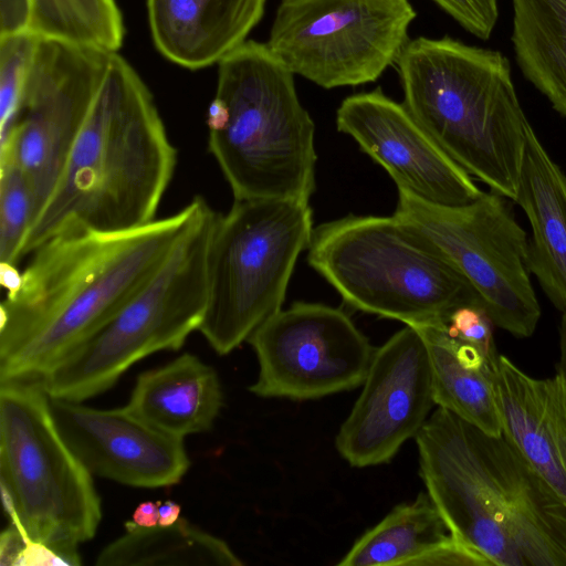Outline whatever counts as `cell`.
I'll use <instances>...</instances> for the list:
<instances>
[{
  "mask_svg": "<svg viewBox=\"0 0 566 566\" xmlns=\"http://www.w3.org/2000/svg\"><path fill=\"white\" fill-rule=\"evenodd\" d=\"M266 0H147L153 42L189 70L218 64L247 41Z\"/></svg>",
  "mask_w": 566,
  "mask_h": 566,
  "instance_id": "ac0fdd59",
  "label": "cell"
},
{
  "mask_svg": "<svg viewBox=\"0 0 566 566\" xmlns=\"http://www.w3.org/2000/svg\"><path fill=\"white\" fill-rule=\"evenodd\" d=\"M158 503L146 501L135 509L132 521L139 526L150 527L158 525Z\"/></svg>",
  "mask_w": 566,
  "mask_h": 566,
  "instance_id": "836d02e7",
  "label": "cell"
},
{
  "mask_svg": "<svg viewBox=\"0 0 566 566\" xmlns=\"http://www.w3.org/2000/svg\"><path fill=\"white\" fill-rule=\"evenodd\" d=\"M502 434L566 504V386L538 379L500 355L494 375Z\"/></svg>",
  "mask_w": 566,
  "mask_h": 566,
  "instance_id": "e0dca14e",
  "label": "cell"
},
{
  "mask_svg": "<svg viewBox=\"0 0 566 566\" xmlns=\"http://www.w3.org/2000/svg\"><path fill=\"white\" fill-rule=\"evenodd\" d=\"M361 392L335 444L352 467L389 462L415 438L436 406L426 342L410 325L375 349Z\"/></svg>",
  "mask_w": 566,
  "mask_h": 566,
  "instance_id": "5bb4252c",
  "label": "cell"
},
{
  "mask_svg": "<svg viewBox=\"0 0 566 566\" xmlns=\"http://www.w3.org/2000/svg\"><path fill=\"white\" fill-rule=\"evenodd\" d=\"M450 534L427 492L390 511L366 531L338 566H411Z\"/></svg>",
  "mask_w": 566,
  "mask_h": 566,
  "instance_id": "cb8c5ba5",
  "label": "cell"
},
{
  "mask_svg": "<svg viewBox=\"0 0 566 566\" xmlns=\"http://www.w3.org/2000/svg\"><path fill=\"white\" fill-rule=\"evenodd\" d=\"M216 217L205 200L144 286L40 380L50 398L81 402L102 394L139 359L176 350L199 331L208 302L207 253Z\"/></svg>",
  "mask_w": 566,
  "mask_h": 566,
  "instance_id": "ba28073f",
  "label": "cell"
},
{
  "mask_svg": "<svg viewBox=\"0 0 566 566\" xmlns=\"http://www.w3.org/2000/svg\"><path fill=\"white\" fill-rule=\"evenodd\" d=\"M125 533L98 554L97 566H240L221 538L180 517L167 526L125 524Z\"/></svg>",
  "mask_w": 566,
  "mask_h": 566,
  "instance_id": "603a6c76",
  "label": "cell"
},
{
  "mask_svg": "<svg viewBox=\"0 0 566 566\" xmlns=\"http://www.w3.org/2000/svg\"><path fill=\"white\" fill-rule=\"evenodd\" d=\"M113 53L88 43L38 39L13 127L0 142V159L17 164L31 186L35 217L59 180Z\"/></svg>",
  "mask_w": 566,
  "mask_h": 566,
  "instance_id": "7c38bea8",
  "label": "cell"
},
{
  "mask_svg": "<svg viewBox=\"0 0 566 566\" xmlns=\"http://www.w3.org/2000/svg\"><path fill=\"white\" fill-rule=\"evenodd\" d=\"M158 525H171L180 518V506L174 501L158 502Z\"/></svg>",
  "mask_w": 566,
  "mask_h": 566,
  "instance_id": "d590c367",
  "label": "cell"
},
{
  "mask_svg": "<svg viewBox=\"0 0 566 566\" xmlns=\"http://www.w3.org/2000/svg\"><path fill=\"white\" fill-rule=\"evenodd\" d=\"M559 363L557 374L566 386V313L563 314L559 325Z\"/></svg>",
  "mask_w": 566,
  "mask_h": 566,
  "instance_id": "8d00e7d4",
  "label": "cell"
},
{
  "mask_svg": "<svg viewBox=\"0 0 566 566\" xmlns=\"http://www.w3.org/2000/svg\"><path fill=\"white\" fill-rule=\"evenodd\" d=\"M313 231L312 208L302 199L234 200L226 214H217L208 243V302L199 332L219 355L231 353L282 310Z\"/></svg>",
  "mask_w": 566,
  "mask_h": 566,
  "instance_id": "9c48e42d",
  "label": "cell"
},
{
  "mask_svg": "<svg viewBox=\"0 0 566 566\" xmlns=\"http://www.w3.org/2000/svg\"><path fill=\"white\" fill-rule=\"evenodd\" d=\"M31 0H0V36L29 31Z\"/></svg>",
  "mask_w": 566,
  "mask_h": 566,
  "instance_id": "1f68e13d",
  "label": "cell"
},
{
  "mask_svg": "<svg viewBox=\"0 0 566 566\" xmlns=\"http://www.w3.org/2000/svg\"><path fill=\"white\" fill-rule=\"evenodd\" d=\"M396 64L411 116L469 175L515 201L531 124L509 59L450 36H419Z\"/></svg>",
  "mask_w": 566,
  "mask_h": 566,
  "instance_id": "277c9868",
  "label": "cell"
},
{
  "mask_svg": "<svg viewBox=\"0 0 566 566\" xmlns=\"http://www.w3.org/2000/svg\"><path fill=\"white\" fill-rule=\"evenodd\" d=\"M464 30L488 40L497 22V0H432Z\"/></svg>",
  "mask_w": 566,
  "mask_h": 566,
  "instance_id": "f546056e",
  "label": "cell"
},
{
  "mask_svg": "<svg viewBox=\"0 0 566 566\" xmlns=\"http://www.w3.org/2000/svg\"><path fill=\"white\" fill-rule=\"evenodd\" d=\"M24 543L25 537L14 525L6 528L0 536V564L17 565Z\"/></svg>",
  "mask_w": 566,
  "mask_h": 566,
  "instance_id": "d6a6232c",
  "label": "cell"
},
{
  "mask_svg": "<svg viewBox=\"0 0 566 566\" xmlns=\"http://www.w3.org/2000/svg\"><path fill=\"white\" fill-rule=\"evenodd\" d=\"M438 323L451 337L475 347L489 359L499 358L493 339L494 323L483 306H461Z\"/></svg>",
  "mask_w": 566,
  "mask_h": 566,
  "instance_id": "83f0119b",
  "label": "cell"
},
{
  "mask_svg": "<svg viewBox=\"0 0 566 566\" xmlns=\"http://www.w3.org/2000/svg\"><path fill=\"white\" fill-rule=\"evenodd\" d=\"M259 364L249 388L262 398L318 399L365 380L375 349L339 308L296 302L248 338Z\"/></svg>",
  "mask_w": 566,
  "mask_h": 566,
  "instance_id": "4fadbf2b",
  "label": "cell"
},
{
  "mask_svg": "<svg viewBox=\"0 0 566 566\" xmlns=\"http://www.w3.org/2000/svg\"><path fill=\"white\" fill-rule=\"evenodd\" d=\"M338 132L350 136L401 188L443 206H463L483 191L411 116L380 87L343 99Z\"/></svg>",
  "mask_w": 566,
  "mask_h": 566,
  "instance_id": "9a60e30c",
  "label": "cell"
},
{
  "mask_svg": "<svg viewBox=\"0 0 566 566\" xmlns=\"http://www.w3.org/2000/svg\"><path fill=\"white\" fill-rule=\"evenodd\" d=\"M515 201L532 228L528 271L553 305L566 313V175L532 126L526 133Z\"/></svg>",
  "mask_w": 566,
  "mask_h": 566,
  "instance_id": "d6986e66",
  "label": "cell"
},
{
  "mask_svg": "<svg viewBox=\"0 0 566 566\" xmlns=\"http://www.w3.org/2000/svg\"><path fill=\"white\" fill-rule=\"evenodd\" d=\"M205 198L127 231L66 226L39 245L0 306V382L41 380L153 276Z\"/></svg>",
  "mask_w": 566,
  "mask_h": 566,
  "instance_id": "6da1fadb",
  "label": "cell"
},
{
  "mask_svg": "<svg viewBox=\"0 0 566 566\" xmlns=\"http://www.w3.org/2000/svg\"><path fill=\"white\" fill-rule=\"evenodd\" d=\"M34 217V197L25 175L12 160L0 159V262L19 264Z\"/></svg>",
  "mask_w": 566,
  "mask_h": 566,
  "instance_id": "d4e9b609",
  "label": "cell"
},
{
  "mask_svg": "<svg viewBox=\"0 0 566 566\" xmlns=\"http://www.w3.org/2000/svg\"><path fill=\"white\" fill-rule=\"evenodd\" d=\"M413 327L428 348L436 406L490 434H502L494 391L499 358L491 360L451 337L438 322Z\"/></svg>",
  "mask_w": 566,
  "mask_h": 566,
  "instance_id": "44dd1931",
  "label": "cell"
},
{
  "mask_svg": "<svg viewBox=\"0 0 566 566\" xmlns=\"http://www.w3.org/2000/svg\"><path fill=\"white\" fill-rule=\"evenodd\" d=\"M308 264L349 306L419 326L483 301L473 285L394 214L346 216L314 228Z\"/></svg>",
  "mask_w": 566,
  "mask_h": 566,
  "instance_id": "8992f818",
  "label": "cell"
},
{
  "mask_svg": "<svg viewBox=\"0 0 566 566\" xmlns=\"http://www.w3.org/2000/svg\"><path fill=\"white\" fill-rule=\"evenodd\" d=\"M95 45L117 52L125 36L122 12L116 0H73Z\"/></svg>",
  "mask_w": 566,
  "mask_h": 566,
  "instance_id": "f1b7e54d",
  "label": "cell"
},
{
  "mask_svg": "<svg viewBox=\"0 0 566 566\" xmlns=\"http://www.w3.org/2000/svg\"><path fill=\"white\" fill-rule=\"evenodd\" d=\"M411 566H494L480 551L449 534Z\"/></svg>",
  "mask_w": 566,
  "mask_h": 566,
  "instance_id": "4dcf8cb0",
  "label": "cell"
},
{
  "mask_svg": "<svg viewBox=\"0 0 566 566\" xmlns=\"http://www.w3.org/2000/svg\"><path fill=\"white\" fill-rule=\"evenodd\" d=\"M0 484L11 524L80 565L77 546L95 535L101 500L39 380L0 382Z\"/></svg>",
  "mask_w": 566,
  "mask_h": 566,
  "instance_id": "52a82bcc",
  "label": "cell"
},
{
  "mask_svg": "<svg viewBox=\"0 0 566 566\" xmlns=\"http://www.w3.org/2000/svg\"><path fill=\"white\" fill-rule=\"evenodd\" d=\"M217 371L184 354L140 374L126 407L148 424L175 437L208 431L222 406Z\"/></svg>",
  "mask_w": 566,
  "mask_h": 566,
  "instance_id": "ffe728a7",
  "label": "cell"
},
{
  "mask_svg": "<svg viewBox=\"0 0 566 566\" xmlns=\"http://www.w3.org/2000/svg\"><path fill=\"white\" fill-rule=\"evenodd\" d=\"M38 39L30 31L0 36V142L13 127Z\"/></svg>",
  "mask_w": 566,
  "mask_h": 566,
  "instance_id": "484cf974",
  "label": "cell"
},
{
  "mask_svg": "<svg viewBox=\"0 0 566 566\" xmlns=\"http://www.w3.org/2000/svg\"><path fill=\"white\" fill-rule=\"evenodd\" d=\"M394 216L473 285L494 325L517 337L534 333L541 307L527 235L504 197L490 191L468 205L443 206L398 188Z\"/></svg>",
  "mask_w": 566,
  "mask_h": 566,
  "instance_id": "30bf717a",
  "label": "cell"
},
{
  "mask_svg": "<svg viewBox=\"0 0 566 566\" xmlns=\"http://www.w3.org/2000/svg\"><path fill=\"white\" fill-rule=\"evenodd\" d=\"M208 148L234 200L302 199L315 191V124L294 74L266 43L247 40L218 63Z\"/></svg>",
  "mask_w": 566,
  "mask_h": 566,
  "instance_id": "5b68a950",
  "label": "cell"
},
{
  "mask_svg": "<svg viewBox=\"0 0 566 566\" xmlns=\"http://www.w3.org/2000/svg\"><path fill=\"white\" fill-rule=\"evenodd\" d=\"M18 265L0 262V283L7 290V293L19 289L22 281V272H19Z\"/></svg>",
  "mask_w": 566,
  "mask_h": 566,
  "instance_id": "e575fe53",
  "label": "cell"
},
{
  "mask_svg": "<svg viewBox=\"0 0 566 566\" xmlns=\"http://www.w3.org/2000/svg\"><path fill=\"white\" fill-rule=\"evenodd\" d=\"M511 1L517 65L566 117V0Z\"/></svg>",
  "mask_w": 566,
  "mask_h": 566,
  "instance_id": "7402d4cb",
  "label": "cell"
},
{
  "mask_svg": "<svg viewBox=\"0 0 566 566\" xmlns=\"http://www.w3.org/2000/svg\"><path fill=\"white\" fill-rule=\"evenodd\" d=\"M177 149L149 88L114 52L59 180L34 218L21 260L66 226L120 232L154 221Z\"/></svg>",
  "mask_w": 566,
  "mask_h": 566,
  "instance_id": "3957f363",
  "label": "cell"
},
{
  "mask_svg": "<svg viewBox=\"0 0 566 566\" xmlns=\"http://www.w3.org/2000/svg\"><path fill=\"white\" fill-rule=\"evenodd\" d=\"M55 424L92 475L138 488L178 483L189 468L184 439L168 434L126 406L94 409L50 398Z\"/></svg>",
  "mask_w": 566,
  "mask_h": 566,
  "instance_id": "2e32d148",
  "label": "cell"
},
{
  "mask_svg": "<svg viewBox=\"0 0 566 566\" xmlns=\"http://www.w3.org/2000/svg\"><path fill=\"white\" fill-rule=\"evenodd\" d=\"M415 439L451 534L494 566H566V504L503 434L437 407Z\"/></svg>",
  "mask_w": 566,
  "mask_h": 566,
  "instance_id": "7a4b0ae2",
  "label": "cell"
},
{
  "mask_svg": "<svg viewBox=\"0 0 566 566\" xmlns=\"http://www.w3.org/2000/svg\"><path fill=\"white\" fill-rule=\"evenodd\" d=\"M415 18L409 0H281L266 44L294 75L356 86L396 63Z\"/></svg>",
  "mask_w": 566,
  "mask_h": 566,
  "instance_id": "8fae6325",
  "label": "cell"
},
{
  "mask_svg": "<svg viewBox=\"0 0 566 566\" xmlns=\"http://www.w3.org/2000/svg\"><path fill=\"white\" fill-rule=\"evenodd\" d=\"M29 31L40 38L95 45L73 0H31Z\"/></svg>",
  "mask_w": 566,
  "mask_h": 566,
  "instance_id": "4316f807",
  "label": "cell"
}]
</instances>
